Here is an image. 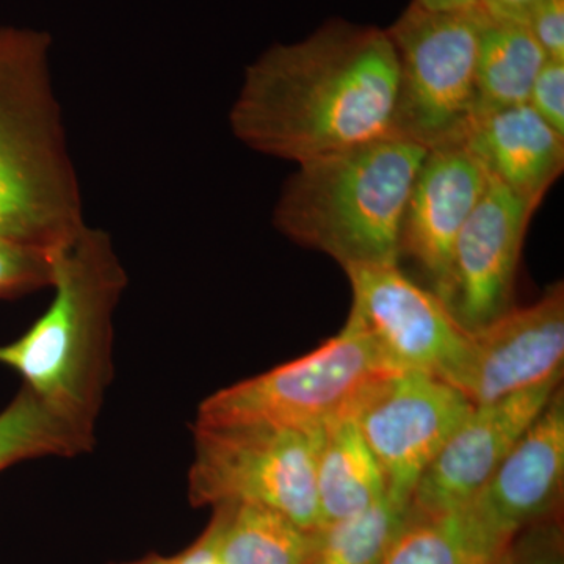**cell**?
Listing matches in <instances>:
<instances>
[{
  "label": "cell",
  "mask_w": 564,
  "mask_h": 564,
  "mask_svg": "<svg viewBox=\"0 0 564 564\" xmlns=\"http://www.w3.org/2000/svg\"><path fill=\"white\" fill-rule=\"evenodd\" d=\"M50 50L47 33L0 28V239L57 256L87 223Z\"/></svg>",
  "instance_id": "2"
},
{
  "label": "cell",
  "mask_w": 564,
  "mask_h": 564,
  "mask_svg": "<svg viewBox=\"0 0 564 564\" xmlns=\"http://www.w3.org/2000/svg\"><path fill=\"white\" fill-rule=\"evenodd\" d=\"M325 429L195 426L188 496L196 507L254 503L321 529L315 467Z\"/></svg>",
  "instance_id": "6"
},
{
  "label": "cell",
  "mask_w": 564,
  "mask_h": 564,
  "mask_svg": "<svg viewBox=\"0 0 564 564\" xmlns=\"http://www.w3.org/2000/svg\"><path fill=\"white\" fill-rule=\"evenodd\" d=\"M547 61L525 22L486 14L475 65L474 118L529 104L533 82Z\"/></svg>",
  "instance_id": "18"
},
{
  "label": "cell",
  "mask_w": 564,
  "mask_h": 564,
  "mask_svg": "<svg viewBox=\"0 0 564 564\" xmlns=\"http://www.w3.org/2000/svg\"><path fill=\"white\" fill-rule=\"evenodd\" d=\"M174 558H176V564H223L204 534L191 547L174 555Z\"/></svg>",
  "instance_id": "27"
},
{
  "label": "cell",
  "mask_w": 564,
  "mask_h": 564,
  "mask_svg": "<svg viewBox=\"0 0 564 564\" xmlns=\"http://www.w3.org/2000/svg\"><path fill=\"white\" fill-rule=\"evenodd\" d=\"M321 527L361 513L386 496L383 473L348 415L325 426L315 467Z\"/></svg>",
  "instance_id": "16"
},
{
  "label": "cell",
  "mask_w": 564,
  "mask_h": 564,
  "mask_svg": "<svg viewBox=\"0 0 564 564\" xmlns=\"http://www.w3.org/2000/svg\"><path fill=\"white\" fill-rule=\"evenodd\" d=\"M529 106L556 132L564 135V62L544 63L529 95Z\"/></svg>",
  "instance_id": "24"
},
{
  "label": "cell",
  "mask_w": 564,
  "mask_h": 564,
  "mask_svg": "<svg viewBox=\"0 0 564 564\" xmlns=\"http://www.w3.org/2000/svg\"><path fill=\"white\" fill-rule=\"evenodd\" d=\"M503 560L505 564H564L562 516H549L516 533Z\"/></svg>",
  "instance_id": "23"
},
{
  "label": "cell",
  "mask_w": 564,
  "mask_h": 564,
  "mask_svg": "<svg viewBox=\"0 0 564 564\" xmlns=\"http://www.w3.org/2000/svg\"><path fill=\"white\" fill-rule=\"evenodd\" d=\"M426 152L391 133L302 163L282 188L274 226L343 269L399 263L404 209Z\"/></svg>",
  "instance_id": "4"
},
{
  "label": "cell",
  "mask_w": 564,
  "mask_h": 564,
  "mask_svg": "<svg viewBox=\"0 0 564 564\" xmlns=\"http://www.w3.org/2000/svg\"><path fill=\"white\" fill-rule=\"evenodd\" d=\"M399 84L386 29L332 20L251 63L229 122L251 150L302 165L395 133Z\"/></svg>",
  "instance_id": "1"
},
{
  "label": "cell",
  "mask_w": 564,
  "mask_h": 564,
  "mask_svg": "<svg viewBox=\"0 0 564 564\" xmlns=\"http://www.w3.org/2000/svg\"><path fill=\"white\" fill-rule=\"evenodd\" d=\"M564 289L549 288L536 303L511 307L473 334L455 388L474 406L563 380Z\"/></svg>",
  "instance_id": "11"
},
{
  "label": "cell",
  "mask_w": 564,
  "mask_h": 564,
  "mask_svg": "<svg viewBox=\"0 0 564 564\" xmlns=\"http://www.w3.org/2000/svg\"><path fill=\"white\" fill-rule=\"evenodd\" d=\"M128 273L109 234L85 226L55 256L54 299L21 337L0 347L24 388L77 425L95 430L113 375V315Z\"/></svg>",
  "instance_id": "3"
},
{
  "label": "cell",
  "mask_w": 564,
  "mask_h": 564,
  "mask_svg": "<svg viewBox=\"0 0 564 564\" xmlns=\"http://www.w3.org/2000/svg\"><path fill=\"white\" fill-rule=\"evenodd\" d=\"M489 176L463 141L426 152L408 198L400 236L406 254L441 300L451 278L452 256L463 226L488 187Z\"/></svg>",
  "instance_id": "13"
},
{
  "label": "cell",
  "mask_w": 564,
  "mask_h": 564,
  "mask_svg": "<svg viewBox=\"0 0 564 564\" xmlns=\"http://www.w3.org/2000/svg\"><path fill=\"white\" fill-rule=\"evenodd\" d=\"M473 408L441 378L392 372L367 386L347 415L383 473L386 496L410 507L422 475Z\"/></svg>",
  "instance_id": "8"
},
{
  "label": "cell",
  "mask_w": 564,
  "mask_h": 564,
  "mask_svg": "<svg viewBox=\"0 0 564 564\" xmlns=\"http://www.w3.org/2000/svg\"><path fill=\"white\" fill-rule=\"evenodd\" d=\"M204 536L223 564H306L314 532L254 503H223Z\"/></svg>",
  "instance_id": "17"
},
{
  "label": "cell",
  "mask_w": 564,
  "mask_h": 564,
  "mask_svg": "<svg viewBox=\"0 0 564 564\" xmlns=\"http://www.w3.org/2000/svg\"><path fill=\"white\" fill-rule=\"evenodd\" d=\"M534 210L536 206L489 177L456 239L443 299L467 333L480 332L513 307L516 273Z\"/></svg>",
  "instance_id": "10"
},
{
  "label": "cell",
  "mask_w": 564,
  "mask_h": 564,
  "mask_svg": "<svg viewBox=\"0 0 564 564\" xmlns=\"http://www.w3.org/2000/svg\"><path fill=\"white\" fill-rule=\"evenodd\" d=\"M564 481L562 386L516 441L470 508L503 544L534 522L558 513Z\"/></svg>",
  "instance_id": "14"
},
{
  "label": "cell",
  "mask_w": 564,
  "mask_h": 564,
  "mask_svg": "<svg viewBox=\"0 0 564 564\" xmlns=\"http://www.w3.org/2000/svg\"><path fill=\"white\" fill-rule=\"evenodd\" d=\"M95 430L63 417L28 388L0 413V470L41 456L87 454Z\"/></svg>",
  "instance_id": "20"
},
{
  "label": "cell",
  "mask_w": 564,
  "mask_h": 564,
  "mask_svg": "<svg viewBox=\"0 0 564 564\" xmlns=\"http://www.w3.org/2000/svg\"><path fill=\"white\" fill-rule=\"evenodd\" d=\"M505 551H507V549H505ZM503 554H505V552H503ZM497 564H505L503 555L500 556L499 562H497Z\"/></svg>",
  "instance_id": "30"
},
{
  "label": "cell",
  "mask_w": 564,
  "mask_h": 564,
  "mask_svg": "<svg viewBox=\"0 0 564 564\" xmlns=\"http://www.w3.org/2000/svg\"><path fill=\"white\" fill-rule=\"evenodd\" d=\"M507 547L466 505L443 514L408 516L381 564H491Z\"/></svg>",
  "instance_id": "19"
},
{
  "label": "cell",
  "mask_w": 564,
  "mask_h": 564,
  "mask_svg": "<svg viewBox=\"0 0 564 564\" xmlns=\"http://www.w3.org/2000/svg\"><path fill=\"white\" fill-rule=\"evenodd\" d=\"M415 3L429 10H469L481 7L480 0H414Z\"/></svg>",
  "instance_id": "28"
},
{
  "label": "cell",
  "mask_w": 564,
  "mask_h": 564,
  "mask_svg": "<svg viewBox=\"0 0 564 564\" xmlns=\"http://www.w3.org/2000/svg\"><path fill=\"white\" fill-rule=\"evenodd\" d=\"M356 318L393 372H421L455 386L473 334L443 300L400 270L399 263L344 269Z\"/></svg>",
  "instance_id": "9"
},
{
  "label": "cell",
  "mask_w": 564,
  "mask_h": 564,
  "mask_svg": "<svg viewBox=\"0 0 564 564\" xmlns=\"http://www.w3.org/2000/svg\"><path fill=\"white\" fill-rule=\"evenodd\" d=\"M541 0H480L481 9L496 20L525 22Z\"/></svg>",
  "instance_id": "26"
},
{
  "label": "cell",
  "mask_w": 564,
  "mask_h": 564,
  "mask_svg": "<svg viewBox=\"0 0 564 564\" xmlns=\"http://www.w3.org/2000/svg\"><path fill=\"white\" fill-rule=\"evenodd\" d=\"M525 24L547 58L564 62V0H541Z\"/></svg>",
  "instance_id": "25"
},
{
  "label": "cell",
  "mask_w": 564,
  "mask_h": 564,
  "mask_svg": "<svg viewBox=\"0 0 564 564\" xmlns=\"http://www.w3.org/2000/svg\"><path fill=\"white\" fill-rule=\"evenodd\" d=\"M408 516L410 507L384 496L361 513L315 530L306 564H381Z\"/></svg>",
  "instance_id": "21"
},
{
  "label": "cell",
  "mask_w": 564,
  "mask_h": 564,
  "mask_svg": "<svg viewBox=\"0 0 564 564\" xmlns=\"http://www.w3.org/2000/svg\"><path fill=\"white\" fill-rule=\"evenodd\" d=\"M562 380L474 406L422 475L410 516H434L473 502Z\"/></svg>",
  "instance_id": "12"
},
{
  "label": "cell",
  "mask_w": 564,
  "mask_h": 564,
  "mask_svg": "<svg viewBox=\"0 0 564 564\" xmlns=\"http://www.w3.org/2000/svg\"><path fill=\"white\" fill-rule=\"evenodd\" d=\"M462 141L489 177L536 207L563 173L564 135L529 104L475 117Z\"/></svg>",
  "instance_id": "15"
},
{
  "label": "cell",
  "mask_w": 564,
  "mask_h": 564,
  "mask_svg": "<svg viewBox=\"0 0 564 564\" xmlns=\"http://www.w3.org/2000/svg\"><path fill=\"white\" fill-rule=\"evenodd\" d=\"M392 372L348 315L340 333L314 351L212 393L199 404L195 426L325 429L350 413L367 386Z\"/></svg>",
  "instance_id": "5"
},
{
  "label": "cell",
  "mask_w": 564,
  "mask_h": 564,
  "mask_svg": "<svg viewBox=\"0 0 564 564\" xmlns=\"http://www.w3.org/2000/svg\"><path fill=\"white\" fill-rule=\"evenodd\" d=\"M122 564H176V558H174V556L150 555L137 560V562Z\"/></svg>",
  "instance_id": "29"
},
{
  "label": "cell",
  "mask_w": 564,
  "mask_h": 564,
  "mask_svg": "<svg viewBox=\"0 0 564 564\" xmlns=\"http://www.w3.org/2000/svg\"><path fill=\"white\" fill-rule=\"evenodd\" d=\"M481 7L429 10L410 3L386 29L399 58L395 133L426 150L462 141L473 121Z\"/></svg>",
  "instance_id": "7"
},
{
  "label": "cell",
  "mask_w": 564,
  "mask_h": 564,
  "mask_svg": "<svg viewBox=\"0 0 564 564\" xmlns=\"http://www.w3.org/2000/svg\"><path fill=\"white\" fill-rule=\"evenodd\" d=\"M55 256L0 239V300L51 288Z\"/></svg>",
  "instance_id": "22"
},
{
  "label": "cell",
  "mask_w": 564,
  "mask_h": 564,
  "mask_svg": "<svg viewBox=\"0 0 564 564\" xmlns=\"http://www.w3.org/2000/svg\"><path fill=\"white\" fill-rule=\"evenodd\" d=\"M497 562H499V560H497ZM497 562L496 563H491V564H497Z\"/></svg>",
  "instance_id": "31"
}]
</instances>
